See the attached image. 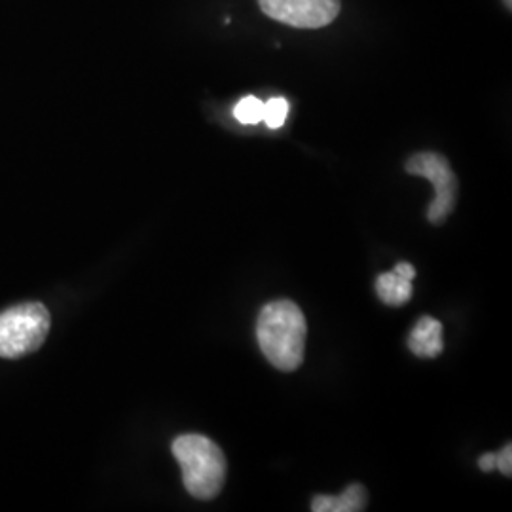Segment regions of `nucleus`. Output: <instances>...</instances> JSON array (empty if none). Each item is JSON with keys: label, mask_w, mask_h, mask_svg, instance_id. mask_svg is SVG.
I'll return each instance as SVG.
<instances>
[{"label": "nucleus", "mask_w": 512, "mask_h": 512, "mask_svg": "<svg viewBox=\"0 0 512 512\" xmlns=\"http://www.w3.org/2000/svg\"><path fill=\"white\" fill-rule=\"evenodd\" d=\"M50 325V311L42 304H23L0 313V357L19 359L37 351Z\"/></svg>", "instance_id": "nucleus-3"}, {"label": "nucleus", "mask_w": 512, "mask_h": 512, "mask_svg": "<svg viewBox=\"0 0 512 512\" xmlns=\"http://www.w3.org/2000/svg\"><path fill=\"white\" fill-rule=\"evenodd\" d=\"M256 338L264 357L277 370L293 372L304 361L308 323L291 300L266 304L256 323Z\"/></svg>", "instance_id": "nucleus-1"}, {"label": "nucleus", "mask_w": 512, "mask_h": 512, "mask_svg": "<svg viewBox=\"0 0 512 512\" xmlns=\"http://www.w3.org/2000/svg\"><path fill=\"white\" fill-rule=\"evenodd\" d=\"M478 467L484 471V473H490L495 469V454H484L482 458L478 459Z\"/></svg>", "instance_id": "nucleus-13"}, {"label": "nucleus", "mask_w": 512, "mask_h": 512, "mask_svg": "<svg viewBox=\"0 0 512 512\" xmlns=\"http://www.w3.org/2000/svg\"><path fill=\"white\" fill-rule=\"evenodd\" d=\"M393 272L401 275L404 279H410V281H414V277H416V268L412 264H408V262H399Z\"/></svg>", "instance_id": "nucleus-12"}, {"label": "nucleus", "mask_w": 512, "mask_h": 512, "mask_svg": "<svg viewBox=\"0 0 512 512\" xmlns=\"http://www.w3.org/2000/svg\"><path fill=\"white\" fill-rule=\"evenodd\" d=\"M171 450L183 469L186 492L202 501L215 499L226 480V458L219 444L190 433L173 440Z\"/></svg>", "instance_id": "nucleus-2"}, {"label": "nucleus", "mask_w": 512, "mask_h": 512, "mask_svg": "<svg viewBox=\"0 0 512 512\" xmlns=\"http://www.w3.org/2000/svg\"><path fill=\"white\" fill-rule=\"evenodd\" d=\"M376 293L387 306L399 308L412 298L414 287H412L410 279H404L395 272H389V274H382L376 279Z\"/></svg>", "instance_id": "nucleus-8"}, {"label": "nucleus", "mask_w": 512, "mask_h": 512, "mask_svg": "<svg viewBox=\"0 0 512 512\" xmlns=\"http://www.w3.org/2000/svg\"><path fill=\"white\" fill-rule=\"evenodd\" d=\"M495 469H499L505 476L512 473V446L507 444L499 454H495Z\"/></svg>", "instance_id": "nucleus-11"}, {"label": "nucleus", "mask_w": 512, "mask_h": 512, "mask_svg": "<svg viewBox=\"0 0 512 512\" xmlns=\"http://www.w3.org/2000/svg\"><path fill=\"white\" fill-rule=\"evenodd\" d=\"M408 348L421 359H435L444 349L442 323L433 317H421L410 332Z\"/></svg>", "instance_id": "nucleus-6"}, {"label": "nucleus", "mask_w": 512, "mask_h": 512, "mask_svg": "<svg viewBox=\"0 0 512 512\" xmlns=\"http://www.w3.org/2000/svg\"><path fill=\"white\" fill-rule=\"evenodd\" d=\"M268 18L296 29L327 27L340 14V0H258Z\"/></svg>", "instance_id": "nucleus-5"}, {"label": "nucleus", "mask_w": 512, "mask_h": 512, "mask_svg": "<svg viewBox=\"0 0 512 512\" xmlns=\"http://www.w3.org/2000/svg\"><path fill=\"white\" fill-rule=\"evenodd\" d=\"M262 112H264V103L253 95H249V97H243L236 105L234 116L241 124L255 126V124L262 122Z\"/></svg>", "instance_id": "nucleus-9"}, {"label": "nucleus", "mask_w": 512, "mask_h": 512, "mask_svg": "<svg viewBox=\"0 0 512 512\" xmlns=\"http://www.w3.org/2000/svg\"><path fill=\"white\" fill-rule=\"evenodd\" d=\"M368 495L361 484H351L340 495H317L311 501L313 512L365 511Z\"/></svg>", "instance_id": "nucleus-7"}, {"label": "nucleus", "mask_w": 512, "mask_h": 512, "mask_svg": "<svg viewBox=\"0 0 512 512\" xmlns=\"http://www.w3.org/2000/svg\"><path fill=\"white\" fill-rule=\"evenodd\" d=\"M507 6H509V8H511V0H507Z\"/></svg>", "instance_id": "nucleus-14"}, {"label": "nucleus", "mask_w": 512, "mask_h": 512, "mask_svg": "<svg viewBox=\"0 0 512 512\" xmlns=\"http://www.w3.org/2000/svg\"><path fill=\"white\" fill-rule=\"evenodd\" d=\"M406 171L433 183L435 200L427 209V219L433 224H444L454 211L458 198V179L448 160L435 152H421L406 162Z\"/></svg>", "instance_id": "nucleus-4"}, {"label": "nucleus", "mask_w": 512, "mask_h": 512, "mask_svg": "<svg viewBox=\"0 0 512 512\" xmlns=\"http://www.w3.org/2000/svg\"><path fill=\"white\" fill-rule=\"evenodd\" d=\"M289 114V103L283 97H274L268 103H264V112H262V122L270 129L281 128L287 120Z\"/></svg>", "instance_id": "nucleus-10"}]
</instances>
